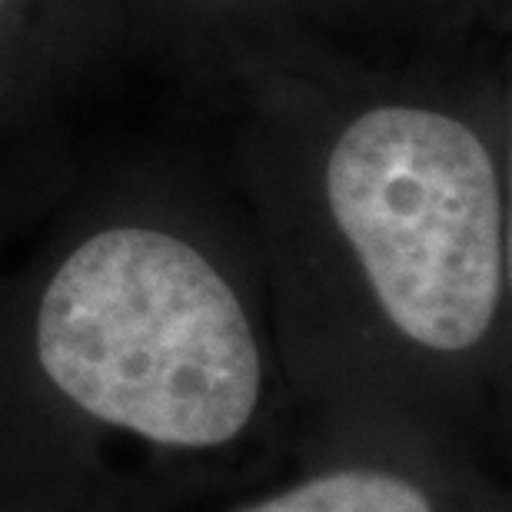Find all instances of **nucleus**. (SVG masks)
I'll return each mask as SVG.
<instances>
[{
	"mask_svg": "<svg viewBox=\"0 0 512 512\" xmlns=\"http://www.w3.org/2000/svg\"><path fill=\"white\" fill-rule=\"evenodd\" d=\"M243 512H433L413 483L380 469L320 476Z\"/></svg>",
	"mask_w": 512,
	"mask_h": 512,
	"instance_id": "5",
	"label": "nucleus"
},
{
	"mask_svg": "<svg viewBox=\"0 0 512 512\" xmlns=\"http://www.w3.org/2000/svg\"><path fill=\"white\" fill-rule=\"evenodd\" d=\"M34 353L60 396L150 443L207 449L260 406L253 320L217 263L157 223H107L50 273Z\"/></svg>",
	"mask_w": 512,
	"mask_h": 512,
	"instance_id": "2",
	"label": "nucleus"
},
{
	"mask_svg": "<svg viewBox=\"0 0 512 512\" xmlns=\"http://www.w3.org/2000/svg\"><path fill=\"white\" fill-rule=\"evenodd\" d=\"M456 7L463 10L466 20L473 24V20H476L479 14H483V10H493V7H496V0H456Z\"/></svg>",
	"mask_w": 512,
	"mask_h": 512,
	"instance_id": "6",
	"label": "nucleus"
},
{
	"mask_svg": "<svg viewBox=\"0 0 512 512\" xmlns=\"http://www.w3.org/2000/svg\"><path fill=\"white\" fill-rule=\"evenodd\" d=\"M253 87L280 104L273 150L303 167L389 330L429 353L479 350L509 280L506 107L323 60Z\"/></svg>",
	"mask_w": 512,
	"mask_h": 512,
	"instance_id": "1",
	"label": "nucleus"
},
{
	"mask_svg": "<svg viewBox=\"0 0 512 512\" xmlns=\"http://www.w3.org/2000/svg\"><path fill=\"white\" fill-rule=\"evenodd\" d=\"M466 24L456 0H124V34L157 40L207 77L260 80L323 60L336 34Z\"/></svg>",
	"mask_w": 512,
	"mask_h": 512,
	"instance_id": "3",
	"label": "nucleus"
},
{
	"mask_svg": "<svg viewBox=\"0 0 512 512\" xmlns=\"http://www.w3.org/2000/svg\"><path fill=\"white\" fill-rule=\"evenodd\" d=\"M124 34V0H0V117Z\"/></svg>",
	"mask_w": 512,
	"mask_h": 512,
	"instance_id": "4",
	"label": "nucleus"
}]
</instances>
